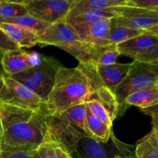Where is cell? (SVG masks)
<instances>
[{"instance_id": "1", "label": "cell", "mask_w": 158, "mask_h": 158, "mask_svg": "<svg viewBox=\"0 0 158 158\" xmlns=\"http://www.w3.org/2000/svg\"><path fill=\"white\" fill-rule=\"evenodd\" d=\"M48 115L45 104L32 111L0 103L3 127L2 151L12 148L36 151L46 138Z\"/></svg>"}, {"instance_id": "2", "label": "cell", "mask_w": 158, "mask_h": 158, "mask_svg": "<svg viewBox=\"0 0 158 158\" xmlns=\"http://www.w3.org/2000/svg\"><path fill=\"white\" fill-rule=\"evenodd\" d=\"M92 92L90 80L79 66H61L45 106L49 115H58L66 110L86 103Z\"/></svg>"}, {"instance_id": "3", "label": "cell", "mask_w": 158, "mask_h": 158, "mask_svg": "<svg viewBox=\"0 0 158 158\" xmlns=\"http://www.w3.org/2000/svg\"><path fill=\"white\" fill-rule=\"evenodd\" d=\"M83 137H89L86 125L85 103L73 106L58 115L47 116L45 139L57 143L70 156Z\"/></svg>"}, {"instance_id": "4", "label": "cell", "mask_w": 158, "mask_h": 158, "mask_svg": "<svg viewBox=\"0 0 158 158\" xmlns=\"http://www.w3.org/2000/svg\"><path fill=\"white\" fill-rule=\"evenodd\" d=\"M61 66L63 65L54 57L41 55L38 64L9 77L32 91L46 103L57 71Z\"/></svg>"}, {"instance_id": "5", "label": "cell", "mask_w": 158, "mask_h": 158, "mask_svg": "<svg viewBox=\"0 0 158 158\" xmlns=\"http://www.w3.org/2000/svg\"><path fill=\"white\" fill-rule=\"evenodd\" d=\"M158 86V65L148 64L134 61L131 63L130 69L124 80L114 91L118 103V115L123 116L127 107L124 100L134 92Z\"/></svg>"}, {"instance_id": "6", "label": "cell", "mask_w": 158, "mask_h": 158, "mask_svg": "<svg viewBox=\"0 0 158 158\" xmlns=\"http://www.w3.org/2000/svg\"><path fill=\"white\" fill-rule=\"evenodd\" d=\"M134 147L120 141L111 133L106 143H100L90 137H83L79 140L72 158H115L135 157Z\"/></svg>"}, {"instance_id": "7", "label": "cell", "mask_w": 158, "mask_h": 158, "mask_svg": "<svg viewBox=\"0 0 158 158\" xmlns=\"http://www.w3.org/2000/svg\"><path fill=\"white\" fill-rule=\"evenodd\" d=\"M61 49L71 54L81 64L89 65L96 68L116 63L119 56H120L114 44L97 45L85 43L80 40Z\"/></svg>"}, {"instance_id": "8", "label": "cell", "mask_w": 158, "mask_h": 158, "mask_svg": "<svg viewBox=\"0 0 158 158\" xmlns=\"http://www.w3.org/2000/svg\"><path fill=\"white\" fill-rule=\"evenodd\" d=\"M0 103L32 111L41 109L45 104L36 94L9 77L3 79Z\"/></svg>"}, {"instance_id": "9", "label": "cell", "mask_w": 158, "mask_h": 158, "mask_svg": "<svg viewBox=\"0 0 158 158\" xmlns=\"http://www.w3.org/2000/svg\"><path fill=\"white\" fill-rule=\"evenodd\" d=\"M22 2L29 15L52 24L64 19L73 0H23Z\"/></svg>"}, {"instance_id": "10", "label": "cell", "mask_w": 158, "mask_h": 158, "mask_svg": "<svg viewBox=\"0 0 158 158\" xmlns=\"http://www.w3.org/2000/svg\"><path fill=\"white\" fill-rule=\"evenodd\" d=\"M79 67L88 76L90 80L92 92L89 100H96L106 109L113 122L118 115V103L114 93L111 92L104 85L96 67L89 65L79 64Z\"/></svg>"}, {"instance_id": "11", "label": "cell", "mask_w": 158, "mask_h": 158, "mask_svg": "<svg viewBox=\"0 0 158 158\" xmlns=\"http://www.w3.org/2000/svg\"><path fill=\"white\" fill-rule=\"evenodd\" d=\"M35 33L39 44L56 46L60 49L80 40L73 28L63 20L50 24L41 30L36 31Z\"/></svg>"}, {"instance_id": "12", "label": "cell", "mask_w": 158, "mask_h": 158, "mask_svg": "<svg viewBox=\"0 0 158 158\" xmlns=\"http://www.w3.org/2000/svg\"><path fill=\"white\" fill-rule=\"evenodd\" d=\"M41 55L35 52H26L23 49H13L4 52L2 65L6 77H10L26 70L38 64Z\"/></svg>"}, {"instance_id": "13", "label": "cell", "mask_w": 158, "mask_h": 158, "mask_svg": "<svg viewBox=\"0 0 158 158\" xmlns=\"http://www.w3.org/2000/svg\"><path fill=\"white\" fill-rule=\"evenodd\" d=\"M80 41L97 45H110L107 37L111 28V19H102L94 23L72 26Z\"/></svg>"}, {"instance_id": "14", "label": "cell", "mask_w": 158, "mask_h": 158, "mask_svg": "<svg viewBox=\"0 0 158 158\" xmlns=\"http://www.w3.org/2000/svg\"><path fill=\"white\" fill-rule=\"evenodd\" d=\"M124 6L109 8L97 10H88L74 15H67L63 21L71 26H83L94 23L102 19H113L123 15Z\"/></svg>"}, {"instance_id": "15", "label": "cell", "mask_w": 158, "mask_h": 158, "mask_svg": "<svg viewBox=\"0 0 158 158\" xmlns=\"http://www.w3.org/2000/svg\"><path fill=\"white\" fill-rule=\"evenodd\" d=\"M157 44H158V35L145 32L116 45V47L120 55L126 56L134 60L139 53Z\"/></svg>"}, {"instance_id": "16", "label": "cell", "mask_w": 158, "mask_h": 158, "mask_svg": "<svg viewBox=\"0 0 158 158\" xmlns=\"http://www.w3.org/2000/svg\"><path fill=\"white\" fill-rule=\"evenodd\" d=\"M158 26V12L149 11L145 13L111 19V26H121L149 32Z\"/></svg>"}, {"instance_id": "17", "label": "cell", "mask_w": 158, "mask_h": 158, "mask_svg": "<svg viewBox=\"0 0 158 158\" xmlns=\"http://www.w3.org/2000/svg\"><path fill=\"white\" fill-rule=\"evenodd\" d=\"M131 63H114L107 66L96 68L105 86L114 94L117 86L124 80L130 69Z\"/></svg>"}, {"instance_id": "18", "label": "cell", "mask_w": 158, "mask_h": 158, "mask_svg": "<svg viewBox=\"0 0 158 158\" xmlns=\"http://www.w3.org/2000/svg\"><path fill=\"white\" fill-rule=\"evenodd\" d=\"M0 29L20 49L30 48L39 44L35 32L10 23H0Z\"/></svg>"}, {"instance_id": "19", "label": "cell", "mask_w": 158, "mask_h": 158, "mask_svg": "<svg viewBox=\"0 0 158 158\" xmlns=\"http://www.w3.org/2000/svg\"><path fill=\"white\" fill-rule=\"evenodd\" d=\"M126 2L127 0H73L67 15H74L88 10L125 6Z\"/></svg>"}, {"instance_id": "20", "label": "cell", "mask_w": 158, "mask_h": 158, "mask_svg": "<svg viewBox=\"0 0 158 158\" xmlns=\"http://www.w3.org/2000/svg\"><path fill=\"white\" fill-rule=\"evenodd\" d=\"M127 107L135 106L141 109L158 104V86L146 88L130 94L124 100Z\"/></svg>"}, {"instance_id": "21", "label": "cell", "mask_w": 158, "mask_h": 158, "mask_svg": "<svg viewBox=\"0 0 158 158\" xmlns=\"http://www.w3.org/2000/svg\"><path fill=\"white\" fill-rule=\"evenodd\" d=\"M135 158H158V129L151 132L137 142L134 151Z\"/></svg>"}, {"instance_id": "22", "label": "cell", "mask_w": 158, "mask_h": 158, "mask_svg": "<svg viewBox=\"0 0 158 158\" xmlns=\"http://www.w3.org/2000/svg\"><path fill=\"white\" fill-rule=\"evenodd\" d=\"M86 106V104H85ZM86 125L89 137L100 143H106L111 135L112 127L103 123L94 117L86 106Z\"/></svg>"}, {"instance_id": "23", "label": "cell", "mask_w": 158, "mask_h": 158, "mask_svg": "<svg viewBox=\"0 0 158 158\" xmlns=\"http://www.w3.org/2000/svg\"><path fill=\"white\" fill-rule=\"evenodd\" d=\"M27 14V9L22 1H0V23Z\"/></svg>"}, {"instance_id": "24", "label": "cell", "mask_w": 158, "mask_h": 158, "mask_svg": "<svg viewBox=\"0 0 158 158\" xmlns=\"http://www.w3.org/2000/svg\"><path fill=\"white\" fill-rule=\"evenodd\" d=\"M143 32H145V31L121 26H111L107 37V42L109 44L117 45Z\"/></svg>"}, {"instance_id": "25", "label": "cell", "mask_w": 158, "mask_h": 158, "mask_svg": "<svg viewBox=\"0 0 158 158\" xmlns=\"http://www.w3.org/2000/svg\"><path fill=\"white\" fill-rule=\"evenodd\" d=\"M10 23V24L16 25V26H21L25 29L34 31V32L41 30L50 25L49 23H45L35 17H32L29 14L10 19L5 21V23Z\"/></svg>"}, {"instance_id": "26", "label": "cell", "mask_w": 158, "mask_h": 158, "mask_svg": "<svg viewBox=\"0 0 158 158\" xmlns=\"http://www.w3.org/2000/svg\"><path fill=\"white\" fill-rule=\"evenodd\" d=\"M85 104L89 108V111H90L91 114L94 117H97L98 120H100L103 123L107 125L108 127H112V125L114 122L111 120L107 111L106 110V109L102 105H100L96 100H89Z\"/></svg>"}, {"instance_id": "27", "label": "cell", "mask_w": 158, "mask_h": 158, "mask_svg": "<svg viewBox=\"0 0 158 158\" xmlns=\"http://www.w3.org/2000/svg\"><path fill=\"white\" fill-rule=\"evenodd\" d=\"M134 60L148 64L158 65V44L139 53Z\"/></svg>"}, {"instance_id": "28", "label": "cell", "mask_w": 158, "mask_h": 158, "mask_svg": "<svg viewBox=\"0 0 158 158\" xmlns=\"http://www.w3.org/2000/svg\"><path fill=\"white\" fill-rule=\"evenodd\" d=\"M125 6L158 12V1L157 0H127Z\"/></svg>"}, {"instance_id": "29", "label": "cell", "mask_w": 158, "mask_h": 158, "mask_svg": "<svg viewBox=\"0 0 158 158\" xmlns=\"http://www.w3.org/2000/svg\"><path fill=\"white\" fill-rule=\"evenodd\" d=\"M36 151L25 149H6L0 153V158H32Z\"/></svg>"}, {"instance_id": "30", "label": "cell", "mask_w": 158, "mask_h": 158, "mask_svg": "<svg viewBox=\"0 0 158 158\" xmlns=\"http://www.w3.org/2000/svg\"><path fill=\"white\" fill-rule=\"evenodd\" d=\"M36 153L40 158H58L55 151V143L47 139L39 147Z\"/></svg>"}, {"instance_id": "31", "label": "cell", "mask_w": 158, "mask_h": 158, "mask_svg": "<svg viewBox=\"0 0 158 158\" xmlns=\"http://www.w3.org/2000/svg\"><path fill=\"white\" fill-rule=\"evenodd\" d=\"M18 49L20 48L13 43L2 29H0V51L5 52L6 51Z\"/></svg>"}, {"instance_id": "32", "label": "cell", "mask_w": 158, "mask_h": 158, "mask_svg": "<svg viewBox=\"0 0 158 158\" xmlns=\"http://www.w3.org/2000/svg\"><path fill=\"white\" fill-rule=\"evenodd\" d=\"M157 105L150 106V107L145 108V109H141L142 112L152 117V127L157 128L158 129V109Z\"/></svg>"}, {"instance_id": "33", "label": "cell", "mask_w": 158, "mask_h": 158, "mask_svg": "<svg viewBox=\"0 0 158 158\" xmlns=\"http://www.w3.org/2000/svg\"><path fill=\"white\" fill-rule=\"evenodd\" d=\"M55 151L58 158H72L70 154H68L63 148L55 143Z\"/></svg>"}, {"instance_id": "34", "label": "cell", "mask_w": 158, "mask_h": 158, "mask_svg": "<svg viewBox=\"0 0 158 158\" xmlns=\"http://www.w3.org/2000/svg\"><path fill=\"white\" fill-rule=\"evenodd\" d=\"M3 54H4V52L0 51V77H2V78H4L5 77H6L4 69L2 68V59Z\"/></svg>"}, {"instance_id": "35", "label": "cell", "mask_w": 158, "mask_h": 158, "mask_svg": "<svg viewBox=\"0 0 158 158\" xmlns=\"http://www.w3.org/2000/svg\"><path fill=\"white\" fill-rule=\"evenodd\" d=\"M2 136H3V127L2 123L1 116H0V153L2 151Z\"/></svg>"}, {"instance_id": "36", "label": "cell", "mask_w": 158, "mask_h": 158, "mask_svg": "<svg viewBox=\"0 0 158 158\" xmlns=\"http://www.w3.org/2000/svg\"><path fill=\"white\" fill-rule=\"evenodd\" d=\"M3 79L4 78H2V77H0V91H1L2 87V86H3Z\"/></svg>"}, {"instance_id": "37", "label": "cell", "mask_w": 158, "mask_h": 158, "mask_svg": "<svg viewBox=\"0 0 158 158\" xmlns=\"http://www.w3.org/2000/svg\"><path fill=\"white\" fill-rule=\"evenodd\" d=\"M32 158H40V157L38 156V154H37V153H35V154H34V156L32 157Z\"/></svg>"}, {"instance_id": "38", "label": "cell", "mask_w": 158, "mask_h": 158, "mask_svg": "<svg viewBox=\"0 0 158 158\" xmlns=\"http://www.w3.org/2000/svg\"><path fill=\"white\" fill-rule=\"evenodd\" d=\"M115 158H135V157H120V156H117V157H115Z\"/></svg>"}]
</instances>
